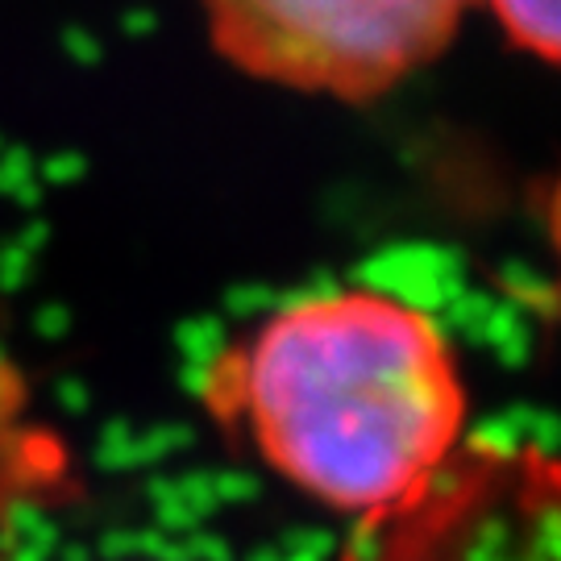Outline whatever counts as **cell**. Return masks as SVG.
Wrapping results in <instances>:
<instances>
[{
    "label": "cell",
    "instance_id": "1",
    "mask_svg": "<svg viewBox=\"0 0 561 561\" xmlns=\"http://www.w3.org/2000/svg\"><path fill=\"white\" fill-rule=\"evenodd\" d=\"M229 412L262 461L341 516L379 520L424 495L466 428L442 324L375 287L283 304L233 358Z\"/></svg>",
    "mask_w": 561,
    "mask_h": 561
},
{
    "label": "cell",
    "instance_id": "2",
    "mask_svg": "<svg viewBox=\"0 0 561 561\" xmlns=\"http://www.w3.org/2000/svg\"><path fill=\"white\" fill-rule=\"evenodd\" d=\"M241 76L329 101H375L442 59L479 0H201Z\"/></svg>",
    "mask_w": 561,
    "mask_h": 561
},
{
    "label": "cell",
    "instance_id": "3",
    "mask_svg": "<svg viewBox=\"0 0 561 561\" xmlns=\"http://www.w3.org/2000/svg\"><path fill=\"white\" fill-rule=\"evenodd\" d=\"M495 21L503 25L507 42H516L520 50L537 55L541 62H558V0H486Z\"/></svg>",
    "mask_w": 561,
    "mask_h": 561
}]
</instances>
